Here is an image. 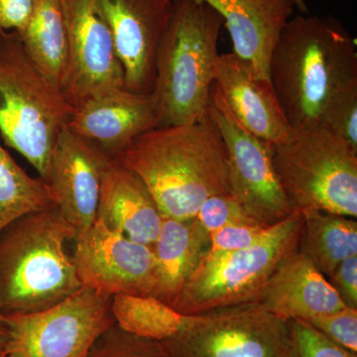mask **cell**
Wrapping results in <instances>:
<instances>
[{
  "mask_svg": "<svg viewBox=\"0 0 357 357\" xmlns=\"http://www.w3.org/2000/svg\"><path fill=\"white\" fill-rule=\"evenodd\" d=\"M116 159L146 185L163 218L197 217L206 199L229 194L227 148L210 114L150 129Z\"/></svg>",
  "mask_w": 357,
  "mask_h": 357,
  "instance_id": "6da1fadb",
  "label": "cell"
},
{
  "mask_svg": "<svg viewBox=\"0 0 357 357\" xmlns=\"http://www.w3.org/2000/svg\"><path fill=\"white\" fill-rule=\"evenodd\" d=\"M269 79L294 130L321 126L333 96L357 84L356 40L332 15L295 16L275 46Z\"/></svg>",
  "mask_w": 357,
  "mask_h": 357,
  "instance_id": "7a4b0ae2",
  "label": "cell"
},
{
  "mask_svg": "<svg viewBox=\"0 0 357 357\" xmlns=\"http://www.w3.org/2000/svg\"><path fill=\"white\" fill-rule=\"evenodd\" d=\"M77 229L57 206L28 213L0 232V309L4 316L44 311L83 285L65 244Z\"/></svg>",
  "mask_w": 357,
  "mask_h": 357,
  "instance_id": "3957f363",
  "label": "cell"
},
{
  "mask_svg": "<svg viewBox=\"0 0 357 357\" xmlns=\"http://www.w3.org/2000/svg\"><path fill=\"white\" fill-rule=\"evenodd\" d=\"M222 25V16L208 4L174 0L152 93L158 126L192 123L208 114Z\"/></svg>",
  "mask_w": 357,
  "mask_h": 357,
  "instance_id": "277c9868",
  "label": "cell"
},
{
  "mask_svg": "<svg viewBox=\"0 0 357 357\" xmlns=\"http://www.w3.org/2000/svg\"><path fill=\"white\" fill-rule=\"evenodd\" d=\"M74 112L28 57L20 33L0 30V134L46 183L54 147Z\"/></svg>",
  "mask_w": 357,
  "mask_h": 357,
  "instance_id": "5b68a950",
  "label": "cell"
},
{
  "mask_svg": "<svg viewBox=\"0 0 357 357\" xmlns=\"http://www.w3.org/2000/svg\"><path fill=\"white\" fill-rule=\"evenodd\" d=\"M272 162L289 203L299 211L357 217V150L324 126L272 144Z\"/></svg>",
  "mask_w": 357,
  "mask_h": 357,
  "instance_id": "8992f818",
  "label": "cell"
},
{
  "mask_svg": "<svg viewBox=\"0 0 357 357\" xmlns=\"http://www.w3.org/2000/svg\"><path fill=\"white\" fill-rule=\"evenodd\" d=\"M302 225L303 213L295 211L250 248L208 251L176 298L173 309L195 316L257 303L277 267L298 250Z\"/></svg>",
  "mask_w": 357,
  "mask_h": 357,
  "instance_id": "52a82bcc",
  "label": "cell"
},
{
  "mask_svg": "<svg viewBox=\"0 0 357 357\" xmlns=\"http://www.w3.org/2000/svg\"><path fill=\"white\" fill-rule=\"evenodd\" d=\"M112 296L82 287L55 306L4 316L6 357H88L98 337L115 324Z\"/></svg>",
  "mask_w": 357,
  "mask_h": 357,
  "instance_id": "ba28073f",
  "label": "cell"
},
{
  "mask_svg": "<svg viewBox=\"0 0 357 357\" xmlns=\"http://www.w3.org/2000/svg\"><path fill=\"white\" fill-rule=\"evenodd\" d=\"M288 335V321L248 303L185 316L162 344L167 357H285Z\"/></svg>",
  "mask_w": 357,
  "mask_h": 357,
  "instance_id": "9c48e42d",
  "label": "cell"
},
{
  "mask_svg": "<svg viewBox=\"0 0 357 357\" xmlns=\"http://www.w3.org/2000/svg\"><path fill=\"white\" fill-rule=\"evenodd\" d=\"M208 114L227 148L229 194L259 225L273 227L290 217L295 210L275 172L272 144L246 130L215 88Z\"/></svg>",
  "mask_w": 357,
  "mask_h": 357,
  "instance_id": "30bf717a",
  "label": "cell"
},
{
  "mask_svg": "<svg viewBox=\"0 0 357 357\" xmlns=\"http://www.w3.org/2000/svg\"><path fill=\"white\" fill-rule=\"evenodd\" d=\"M72 256L84 287L114 295L152 296L156 285L153 248L96 222L77 232Z\"/></svg>",
  "mask_w": 357,
  "mask_h": 357,
  "instance_id": "8fae6325",
  "label": "cell"
},
{
  "mask_svg": "<svg viewBox=\"0 0 357 357\" xmlns=\"http://www.w3.org/2000/svg\"><path fill=\"white\" fill-rule=\"evenodd\" d=\"M60 1L69 48L63 93L76 109L98 93L124 88L123 69L96 0Z\"/></svg>",
  "mask_w": 357,
  "mask_h": 357,
  "instance_id": "7c38bea8",
  "label": "cell"
},
{
  "mask_svg": "<svg viewBox=\"0 0 357 357\" xmlns=\"http://www.w3.org/2000/svg\"><path fill=\"white\" fill-rule=\"evenodd\" d=\"M123 69L124 88L150 95L157 58L174 9V0H96Z\"/></svg>",
  "mask_w": 357,
  "mask_h": 357,
  "instance_id": "4fadbf2b",
  "label": "cell"
},
{
  "mask_svg": "<svg viewBox=\"0 0 357 357\" xmlns=\"http://www.w3.org/2000/svg\"><path fill=\"white\" fill-rule=\"evenodd\" d=\"M112 159L68 128L59 135L47 184L56 206L77 232L96 222L103 175Z\"/></svg>",
  "mask_w": 357,
  "mask_h": 357,
  "instance_id": "5bb4252c",
  "label": "cell"
},
{
  "mask_svg": "<svg viewBox=\"0 0 357 357\" xmlns=\"http://www.w3.org/2000/svg\"><path fill=\"white\" fill-rule=\"evenodd\" d=\"M157 126L153 93L143 95L117 88L82 103L75 109L67 128L116 158L138 136Z\"/></svg>",
  "mask_w": 357,
  "mask_h": 357,
  "instance_id": "9a60e30c",
  "label": "cell"
},
{
  "mask_svg": "<svg viewBox=\"0 0 357 357\" xmlns=\"http://www.w3.org/2000/svg\"><path fill=\"white\" fill-rule=\"evenodd\" d=\"M213 86L236 121L260 139L279 145L295 135L270 79L258 77L236 54L220 55Z\"/></svg>",
  "mask_w": 357,
  "mask_h": 357,
  "instance_id": "2e32d148",
  "label": "cell"
},
{
  "mask_svg": "<svg viewBox=\"0 0 357 357\" xmlns=\"http://www.w3.org/2000/svg\"><path fill=\"white\" fill-rule=\"evenodd\" d=\"M217 11L229 30L234 53L258 77L269 79V63L282 30L292 16V0H195Z\"/></svg>",
  "mask_w": 357,
  "mask_h": 357,
  "instance_id": "e0dca14e",
  "label": "cell"
},
{
  "mask_svg": "<svg viewBox=\"0 0 357 357\" xmlns=\"http://www.w3.org/2000/svg\"><path fill=\"white\" fill-rule=\"evenodd\" d=\"M257 303L284 321H309L347 307L328 279L298 250L277 267Z\"/></svg>",
  "mask_w": 357,
  "mask_h": 357,
  "instance_id": "ac0fdd59",
  "label": "cell"
},
{
  "mask_svg": "<svg viewBox=\"0 0 357 357\" xmlns=\"http://www.w3.org/2000/svg\"><path fill=\"white\" fill-rule=\"evenodd\" d=\"M96 220L134 241L153 245L163 217L143 181L114 158L103 175Z\"/></svg>",
  "mask_w": 357,
  "mask_h": 357,
  "instance_id": "d6986e66",
  "label": "cell"
},
{
  "mask_svg": "<svg viewBox=\"0 0 357 357\" xmlns=\"http://www.w3.org/2000/svg\"><path fill=\"white\" fill-rule=\"evenodd\" d=\"M156 259V285L152 296L172 307L185 284L211 249V234L198 218H163L151 245Z\"/></svg>",
  "mask_w": 357,
  "mask_h": 357,
  "instance_id": "ffe728a7",
  "label": "cell"
},
{
  "mask_svg": "<svg viewBox=\"0 0 357 357\" xmlns=\"http://www.w3.org/2000/svg\"><path fill=\"white\" fill-rule=\"evenodd\" d=\"M21 42L35 67L63 91L67 77V30L60 0H32L31 13Z\"/></svg>",
  "mask_w": 357,
  "mask_h": 357,
  "instance_id": "44dd1931",
  "label": "cell"
},
{
  "mask_svg": "<svg viewBox=\"0 0 357 357\" xmlns=\"http://www.w3.org/2000/svg\"><path fill=\"white\" fill-rule=\"evenodd\" d=\"M302 213L298 251L328 279L340 263L357 256L356 220L328 211Z\"/></svg>",
  "mask_w": 357,
  "mask_h": 357,
  "instance_id": "7402d4cb",
  "label": "cell"
},
{
  "mask_svg": "<svg viewBox=\"0 0 357 357\" xmlns=\"http://www.w3.org/2000/svg\"><path fill=\"white\" fill-rule=\"evenodd\" d=\"M115 324L131 335L164 342L184 325L185 316L153 296H112Z\"/></svg>",
  "mask_w": 357,
  "mask_h": 357,
  "instance_id": "603a6c76",
  "label": "cell"
},
{
  "mask_svg": "<svg viewBox=\"0 0 357 357\" xmlns=\"http://www.w3.org/2000/svg\"><path fill=\"white\" fill-rule=\"evenodd\" d=\"M55 206L49 185L28 175L0 145V232L23 215Z\"/></svg>",
  "mask_w": 357,
  "mask_h": 357,
  "instance_id": "cb8c5ba5",
  "label": "cell"
},
{
  "mask_svg": "<svg viewBox=\"0 0 357 357\" xmlns=\"http://www.w3.org/2000/svg\"><path fill=\"white\" fill-rule=\"evenodd\" d=\"M88 357H167V354L162 342L136 337L114 324L96 340Z\"/></svg>",
  "mask_w": 357,
  "mask_h": 357,
  "instance_id": "d4e9b609",
  "label": "cell"
},
{
  "mask_svg": "<svg viewBox=\"0 0 357 357\" xmlns=\"http://www.w3.org/2000/svg\"><path fill=\"white\" fill-rule=\"evenodd\" d=\"M288 344L285 357H357L319 333L304 319L288 321Z\"/></svg>",
  "mask_w": 357,
  "mask_h": 357,
  "instance_id": "484cf974",
  "label": "cell"
},
{
  "mask_svg": "<svg viewBox=\"0 0 357 357\" xmlns=\"http://www.w3.org/2000/svg\"><path fill=\"white\" fill-rule=\"evenodd\" d=\"M321 126L357 150V84L333 96L324 112Z\"/></svg>",
  "mask_w": 357,
  "mask_h": 357,
  "instance_id": "4316f807",
  "label": "cell"
},
{
  "mask_svg": "<svg viewBox=\"0 0 357 357\" xmlns=\"http://www.w3.org/2000/svg\"><path fill=\"white\" fill-rule=\"evenodd\" d=\"M197 218L210 234L227 225H259L230 194L215 195L206 199Z\"/></svg>",
  "mask_w": 357,
  "mask_h": 357,
  "instance_id": "83f0119b",
  "label": "cell"
},
{
  "mask_svg": "<svg viewBox=\"0 0 357 357\" xmlns=\"http://www.w3.org/2000/svg\"><path fill=\"white\" fill-rule=\"evenodd\" d=\"M306 321L335 344L357 354V309L345 307Z\"/></svg>",
  "mask_w": 357,
  "mask_h": 357,
  "instance_id": "f1b7e54d",
  "label": "cell"
},
{
  "mask_svg": "<svg viewBox=\"0 0 357 357\" xmlns=\"http://www.w3.org/2000/svg\"><path fill=\"white\" fill-rule=\"evenodd\" d=\"M272 227L257 225H227L211 232V251H236L261 241Z\"/></svg>",
  "mask_w": 357,
  "mask_h": 357,
  "instance_id": "f546056e",
  "label": "cell"
},
{
  "mask_svg": "<svg viewBox=\"0 0 357 357\" xmlns=\"http://www.w3.org/2000/svg\"><path fill=\"white\" fill-rule=\"evenodd\" d=\"M328 280L345 306L357 309V256L340 263Z\"/></svg>",
  "mask_w": 357,
  "mask_h": 357,
  "instance_id": "4dcf8cb0",
  "label": "cell"
},
{
  "mask_svg": "<svg viewBox=\"0 0 357 357\" xmlns=\"http://www.w3.org/2000/svg\"><path fill=\"white\" fill-rule=\"evenodd\" d=\"M32 0H0V30L21 32L31 13Z\"/></svg>",
  "mask_w": 357,
  "mask_h": 357,
  "instance_id": "1f68e13d",
  "label": "cell"
},
{
  "mask_svg": "<svg viewBox=\"0 0 357 357\" xmlns=\"http://www.w3.org/2000/svg\"><path fill=\"white\" fill-rule=\"evenodd\" d=\"M6 340V321H4V314L0 309V354L3 351L4 344Z\"/></svg>",
  "mask_w": 357,
  "mask_h": 357,
  "instance_id": "d6a6232c",
  "label": "cell"
},
{
  "mask_svg": "<svg viewBox=\"0 0 357 357\" xmlns=\"http://www.w3.org/2000/svg\"><path fill=\"white\" fill-rule=\"evenodd\" d=\"M292 1L295 4V7H297L298 10L300 11V13L307 14L309 13L306 2L304 0H292Z\"/></svg>",
  "mask_w": 357,
  "mask_h": 357,
  "instance_id": "836d02e7",
  "label": "cell"
},
{
  "mask_svg": "<svg viewBox=\"0 0 357 357\" xmlns=\"http://www.w3.org/2000/svg\"><path fill=\"white\" fill-rule=\"evenodd\" d=\"M0 357H6L3 356V354H0Z\"/></svg>",
  "mask_w": 357,
  "mask_h": 357,
  "instance_id": "e575fe53",
  "label": "cell"
}]
</instances>
